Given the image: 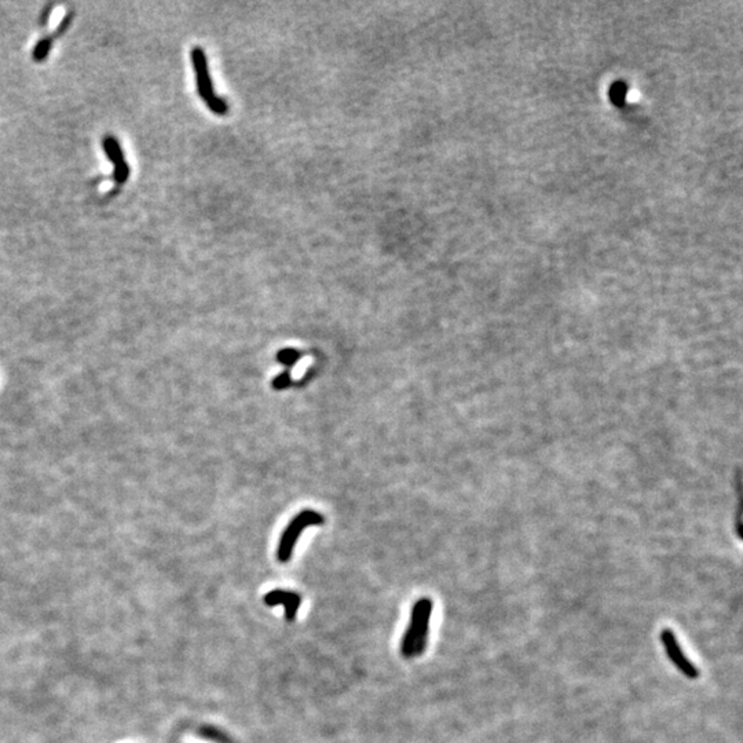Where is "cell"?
Wrapping results in <instances>:
<instances>
[{
    "instance_id": "6da1fadb",
    "label": "cell",
    "mask_w": 743,
    "mask_h": 743,
    "mask_svg": "<svg viewBox=\"0 0 743 743\" xmlns=\"http://www.w3.org/2000/svg\"><path fill=\"white\" fill-rule=\"evenodd\" d=\"M432 607V600L427 597L420 599L414 603L410 613L408 629L401 641V654L405 658L420 657L425 651Z\"/></svg>"
},
{
    "instance_id": "7a4b0ae2",
    "label": "cell",
    "mask_w": 743,
    "mask_h": 743,
    "mask_svg": "<svg viewBox=\"0 0 743 743\" xmlns=\"http://www.w3.org/2000/svg\"><path fill=\"white\" fill-rule=\"evenodd\" d=\"M190 58H191V64H193V68H194V72H196L198 95L205 102L208 109L212 113H215L217 116L227 114L229 105H227V102L223 98L217 95V93L214 90L212 80H211L210 71H208V61H207V55H205L204 50L201 47L191 48Z\"/></svg>"
},
{
    "instance_id": "3957f363",
    "label": "cell",
    "mask_w": 743,
    "mask_h": 743,
    "mask_svg": "<svg viewBox=\"0 0 743 743\" xmlns=\"http://www.w3.org/2000/svg\"><path fill=\"white\" fill-rule=\"evenodd\" d=\"M322 523H324V517L317 511L306 510L297 514L296 517L289 522V524L287 526V529L284 530L280 538L278 548H277V559L281 563L289 561L294 555V550H295V545H296L300 534L308 526H318Z\"/></svg>"
},
{
    "instance_id": "277c9868",
    "label": "cell",
    "mask_w": 743,
    "mask_h": 743,
    "mask_svg": "<svg viewBox=\"0 0 743 743\" xmlns=\"http://www.w3.org/2000/svg\"><path fill=\"white\" fill-rule=\"evenodd\" d=\"M661 641L665 647V651L668 654L669 660L672 661V664L679 669L687 679L690 680H697L700 676H701V672L700 669L697 668L683 653L677 639H676V634L673 633V631H670L668 628H665L664 631L661 632Z\"/></svg>"
},
{
    "instance_id": "5b68a950",
    "label": "cell",
    "mask_w": 743,
    "mask_h": 743,
    "mask_svg": "<svg viewBox=\"0 0 743 743\" xmlns=\"http://www.w3.org/2000/svg\"><path fill=\"white\" fill-rule=\"evenodd\" d=\"M102 146L104 150L107 151L108 154V158L111 160V163L114 164V171H113V179L116 182V185H123L124 182H127L128 179V175H130V168H128V164L124 158V154H123V150L118 145V141L113 137H107L104 138L102 141Z\"/></svg>"
},
{
    "instance_id": "8992f818",
    "label": "cell",
    "mask_w": 743,
    "mask_h": 743,
    "mask_svg": "<svg viewBox=\"0 0 743 743\" xmlns=\"http://www.w3.org/2000/svg\"><path fill=\"white\" fill-rule=\"evenodd\" d=\"M264 603L270 607L284 606L285 617L289 622H292L296 620L297 611L301 604V597L296 592L275 589V591L264 594Z\"/></svg>"
},
{
    "instance_id": "52a82bcc",
    "label": "cell",
    "mask_w": 743,
    "mask_h": 743,
    "mask_svg": "<svg viewBox=\"0 0 743 743\" xmlns=\"http://www.w3.org/2000/svg\"><path fill=\"white\" fill-rule=\"evenodd\" d=\"M300 357H301V354H300L297 350H294V348H284V350L278 351V354H277V361H278L280 364L285 365L287 368H292V367L296 365V362L300 360Z\"/></svg>"
},
{
    "instance_id": "ba28073f",
    "label": "cell",
    "mask_w": 743,
    "mask_h": 743,
    "mask_svg": "<svg viewBox=\"0 0 743 743\" xmlns=\"http://www.w3.org/2000/svg\"><path fill=\"white\" fill-rule=\"evenodd\" d=\"M50 48H51V39H50V37H46V39L40 40V41L37 43L36 47H35V51H34V60H35L36 62L43 61V60L47 57Z\"/></svg>"
},
{
    "instance_id": "9c48e42d",
    "label": "cell",
    "mask_w": 743,
    "mask_h": 743,
    "mask_svg": "<svg viewBox=\"0 0 743 743\" xmlns=\"http://www.w3.org/2000/svg\"><path fill=\"white\" fill-rule=\"evenodd\" d=\"M292 384V377L289 374V371H284L282 373H280L277 377H274L273 380V388L277 390V391H281V390H285L288 388L289 386Z\"/></svg>"
},
{
    "instance_id": "30bf717a",
    "label": "cell",
    "mask_w": 743,
    "mask_h": 743,
    "mask_svg": "<svg viewBox=\"0 0 743 743\" xmlns=\"http://www.w3.org/2000/svg\"><path fill=\"white\" fill-rule=\"evenodd\" d=\"M72 17H74V14H69V15H67V17L64 18V21L61 22V25L58 27V29H57V32H55V36H60V35H62V32H64V31H65V29H67V28L69 27V24H71V20H72Z\"/></svg>"
}]
</instances>
